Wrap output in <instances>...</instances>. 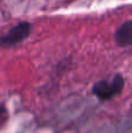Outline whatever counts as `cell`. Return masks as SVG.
I'll use <instances>...</instances> for the list:
<instances>
[{"label":"cell","mask_w":132,"mask_h":133,"mask_svg":"<svg viewBox=\"0 0 132 133\" xmlns=\"http://www.w3.org/2000/svg\"><path fill=\"white\" fill-rule=\"evenodd\" d=\"M124 85H125L124 77L121 74H116L111 81L101 79L96 82L91 88V92L101 102H107L122 94Z\"/></svg>","instance_id":"6da1fadb"},{"label":"cell","mask_w":132,"mask_h":133,"mask_svg":"<svg viewBox=\"0 0 132 133\" xmlns=\"http://www.w3.org/2000/svg\"><path fill=\"white\" fill-rule=\"evenodd\" d=\"M32 33V23L28 21H21V22L11 27L4 35L0 36V48H12L26 39H28Z\"/></svg>","instance_id":"7a4b0ae2"},{"label":"cell","mask_w":132,"mask_h":133,"mask_svg":"<svg viewBox=\"0 0 132 133\" xmlns=\"http://www.w3.org/2000/svg\"><path fill=\"white\" fill-rule=\"evenodd\" d=\"M115 42L119 47L132 46V19L122 23L115 32Z\"/></svg>","instance_id":"3957f363"},{"label":"cell","mask_w":132,"mask_h":133,"mask_svg":"<svg viewBox=\"0 0 132 133\" xmlns=\"http://www.w3.org/2000/svg\"><path fill=\"white\" fill-rule=\"evenodd\" d=\"M7 119H8V111L4 104H0V126L5 124Z\"/></svg>","instance_id":"277c9868"}]
</instances>
